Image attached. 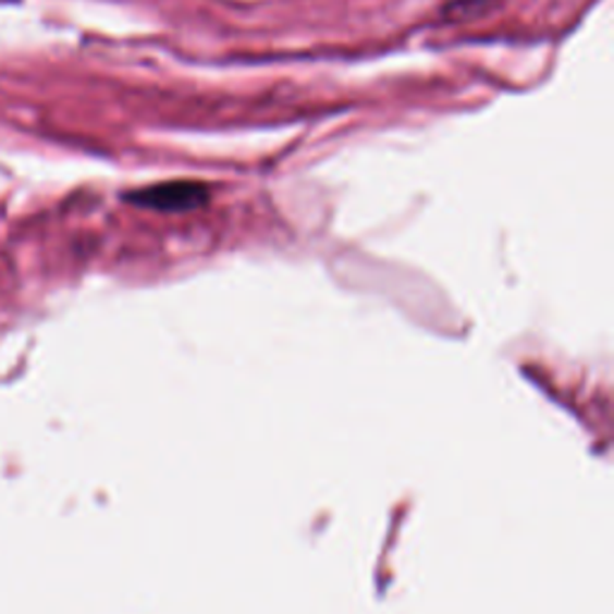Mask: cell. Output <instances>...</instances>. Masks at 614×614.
<instances>
[{
  "label": "cell",
  "mask_w": 614,
  "mask_h": 614,
  "mask_svg": "<svg viewBox=\"0 0 614 614\" xmlns=\"http://www.w3.org/2000/svg\"><path fill=\"white\" fill-rule=\"evenodd\" d=\"M125 199L130 205L154 209V211H193L207 205L209 191L207 185L197 181H169L139 191L127 193Z\"/></svg>",
  "instance_id": "1"
},
{
  "label": "cell",
  "mask_w": 614,
  "mask_h": 614,
  "mask_svg": "<svg viewBox=\"0 0 614 614\" xmlns=\"http://www.w3.org/2000/svg\"><path fill=\"white\" fill-rule=\"evenodd\" d=\"M5 3H15V0H5Z\"/></svg>",
  "instance_id": "2"
}]
</instances>
